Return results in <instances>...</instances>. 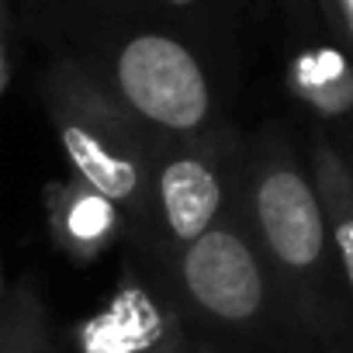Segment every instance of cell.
<instances>
[{
    "mask_svg": "<svg viewBox=\"0 0 353 353\" xmlns=\"http://www.w3.org/2000/svg\"><path fill=\"white\" fill-rule=\"evenodd\" d=\"M32 18L152 139L198 135L222 121L198 49L139 0H32Z\"/></svg>",
    "mask_w": 353,
    "mask_h": 353,
    "instance_id": "obj_1",
    "label": "cell"
},
{
    "mask_svg": "<svg viewBox=\"0 0 353 353\" xmlns=\"http://www.w3.org/2000/svg\"><path fill=\"white\" fill-rule=\"evenodd\" d=\"M236 208L256 239L284 301L312 325H322V281L329 260V225L312 181L277 132L246 139Z\"/></svg>",
    "mask_w": 353,
    "mask_h": 353,
    "instance_id": "obj_2",
    "label": "cell"
},
{
    "mask_svg": "<svg viewBox=\"0 0 353 353\" xmlns=\"http://www.w3.org/2000/svg\"><path fill=\"white\" fill-rule=\"evenodd\" d=\"M39 90L70 173L118 208L132 243L145 219L156 139L66 52H49Z\"/></svg>",
    "mask_w": 353,
    "mask_h": 353,
    "instance_id": "obj_3",
    "label": "cell"
},
{
    "mask_svg": "<svg viewBox=\"0 0 353 353\" xmlns=\"http://www.w3.org/2000/svg\"><path fill=\"white\" fill-rule=\"evenodd\" d=\"M243 152L246 139L229 121H215L198 135L152 142L145 219L128 243L152 277H163L176 256L232 208Z\"/></svg>",
    "mask_w": 353,
    "mask_h": 353,
    "instance_id": "obj_4",
    "label": "cell"
},
{
    "mask_svg": "<svg viewBox=\"0 0 353 353\" xmlns=\"http://www.w3.org/2000/svg\"><path fill=\"white\" fill-rule=\"evenodd\" d=\"M159 281L184 322H198L205 329L201 336L219 346L270 332L284 301L236 201L170 263Z\"/></svg>",
    "mask_w": 353,
    "mask_h": 353,
    "instance_id": "obj_5",
    "label": "cell"
},
{
    "mask_svg": "<svg viewBox=\"0 0 353 353\" xmlns=\"http://www.w3.org/2000/svg\"><path fill=\"white\" fill-rule=\"evenodd\" d=\"M80 353H191V325L166 291L139 277L80 329Z\"/></svg>",
    "mask_w": 353,
    "mask_h": 353,
    "instance_id": "obj_6",
    "label": "cell"
},
{
    "mask_svg": "<svg viewBox=\"0 0 353 353\" xmlns=\"http://www.w3.org/2000/svg\"><path fill=\"white\" fill-rule=\"evenodd\" d=\"M46 212L56 246L80 263L101 256L125 232L118 208L73 173L46 188Z\"/></svg>",
    "mask_w": 353,
    "mask_h": 353,
    "instance_id": "obj_7",
    "label": "cell"
},
{
    "mask_svg": "<svg viewBox=\"0 0 353 353\" xmlns=\"http://www.w3.org/2000/svg\"><path fill=\"white\" fill-rule=\"evenodd\" d=\"M312 181H315V191H319V201L325 212L336 267L343 274V284L353 294V176H350L346 163L329 145H315Z\"/></svg>",
    "mask_w": 353,
    "mask_h": 353,
    "instance_id": "obj_8",
    "label": "cell"
},
{
    "mask_svg": "<svg viewBox=\"0 0 353 353\" xmlns=\"http://www.w3.org/2000/svg\"><path fill=\"white\" fill-rule=\"evenodd\" d=\"M291 87L322 114L353 108V77L336 49H301L291 63Z\"/></svg>",
    "mask_w": 353,
    "mask_h": 353,
    "instance_id": "obj_9",
    "label": "cell"
},
{
    "mask_svg": "<svg viewBox=\"0 0 353 353\" xmlns=\"http://www.w3.org/2000/svg\"><path fill=\"white\" fill-rule=\"evenodd\" d=\"M52 346L49 312L28 281L0 294V353H42Z\"/></svg>",
    "mask_w": 353,
    "mask_h": 353,
    "instance_id": "obj_10",
    "label": "cell"
},
{
    "mask_svg": "<svg viewBox=\"0 0 353 353\" xmlns=\"http://www.w3.org/2000/svg\"><path fill=\"white\" fill-rule=\"evenodd\" d=\"M322 8L329 21L339 28V35L346 39V46H353V0H322Z\"/></svg>",
    "mask_w": 353,
    "mask_h": 353,
    "instance_id": "obj_11",
    "label": "cell"
},
{
    "mask_svg": "<svg viewBox=\"0 0 353 353\" xmlns=\"http://www.w3.org/2000/svg\"><path fill=\"white\" fill-rule=\"evenodd\" d=\"M8 28H11L8 0H0V94L8 90V80H11V49H8Z\"/></svg>",
    "mask_w": 353,
    "mask_h": 353,
    "instance_id": "obj_12",
    "label": "cell"
},
{
    "mask_svg": "<svg viewBox=\"0 0 353 353\" xmlns=\"http://www.w3.org/2000/svg\"><path fill=\"white\" fill-rule=\"evenodd\" d=\"M191 353H225L219 343L205 339V336H191Z\"/></svg>",
    "mask_w": 353,
    "mask_h": 353,
    "instance_id": "obj_13",
    "label": "cell"
},
{
    "mask_svg": "<svg viewBox=\"0 0 353 353\" xmlns=\"http://www.w3.org/2000/svg\"><path fill=\"white\" fill-rule=\"evenodd\" d=\"M42 353H52V346H49V350H42Z\"/></svg>",
    "mask_w": 353,
    "mask_h": 353,
    "instance_id": "obj_14",
    "label": "cell"
}]
</instances>
